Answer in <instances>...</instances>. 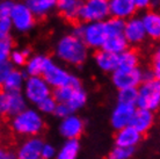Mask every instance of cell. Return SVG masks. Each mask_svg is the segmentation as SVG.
Returning <instances> with one entry per match:
<instances>
[{
    "label": "cell",
    "mask_w": 160,
    "mask_h": 159,
    "mask_svg": "<svg viewBox=\"0 0 160 159\" xmlns=\"http://www.w3.org/2000/svg\"><path fill=\"white\" fill-rule=\"evenodd\" d=\"M137 108L154 111L160 106V81L152 79L143 81L137 87Z\"/></svg>",
    "instance_id": "5"
},
{
    "label": "cell",
    "mask_w": 160,
    "mask_h": 159,
    "mask_svg": "<svg viewBox=\"0 0 160 159\" xmlns=\"http://www.w3.org/2000/svg\"><path fill=\"white\" fill-rule=\"evenodd\" d=\"M95 65L103 72H112L118 68V56L100 49L94 56Z\"/></svg>",
    "instance_id": "20"
},
{
    "label": "cell",
    "mask_w": 160,
    "mask_h": 159,
    "mask_svg": "<svg viewBox=\"0 0 160 159\" xmlns=\"http://www.w3.org/2000/svg\"><path fill=\"white\" fill-rule=\"evenodd\" d=\"M84 0H57L56 8L60 15L64 16L66 20H74L78 18L80 7Z\"/></svg>",
    "instance_id": "22"
},
{
    "label": "cell",
    "mask_w": 160,
    "mask_h": 159,
    "mask_svg": "<svg viewBox=\"0 0 160 159\" xmlns=\"http://www.w3.org/2000/svg\"><path fill=\"white\" fill-rule=\"evenodd\" d=\"M73 90H74V87H71V86H63V87L55 88L52 92V98L56 100L57 104H66L72 95Z\"/></svg>",
    "instance_id": "30"
},
{
    "label": "cell",
    "mask_w": 160,
    "mask_h": 159,
    "mask_svg": "<svg viewBox=\"0 0 160 159\" xmlns=\"http://www.w3.org/2000/svg\"><path fill=\"white\" fill-rule=\"evenodd\" d=\"M151 1L152 0H133L137 9H146L151 6Z\"/></svg>",
    "instance_id": "42"
},
{
    "label": "cell",
    "mask_w": 160,
    "mask_h": 159,
    "mask_svg": "<svg viewBox=\"0 0 160 159\" xmlns=\"http://www.w3.org/2000/svg\"><path fill=\"white\" fill-rule=\"evenodd\" d=\"M51 59L50 57L45 55H34L30 56L26 64H24V74L27 77H35L42 76L44 69L47 66L49 60Z\"/></svg>",
    "instance_id": "19"
},
{
    "label": "cell",
    "mask_w": 160,
    "mask_h": 159,
    "mask_svg": "<svg viewBox=\"0 0 160 159\" xmlns=\"http://www.w3.org/2000/svg\"><path fill=\"white\" fill-rule=\"evenodd\" d=\"M14 4V0H0V20L9 19Z\"/></svg>",
    "instance_id": "35"
},
{
    "label": "cell",
    "mask_w": 160,
    "mask_h": 159,
    "mask_svg": "<svg viewBox=\"0 0 160 159\" xmlns=\"http://www.w3.org/2000/svg\"><path fill=\"white\" fill-rule=\"evenodd\" d=\"M58 59L70 65H81L88 57V48L82 40L73 34L62 36L56 45Z\"/></svg>",
    "instance_id": "1"
},
{
    "label": "cell",
    "mask_w": 160,
    "mask_h": 159,
    "mask_svg": "<svg viewBox=\"0 0 160 159\" xmlns=\"http://www.w3.org/2000/svg\"><path fill=\"white\" fill-rule=\"evenodd\" d=\"M84 121L79 116L72 115L60 120L59 123V134L68 139H78L84 131Z\"/></svg>",
    "instance_id": "13"
},
{
    "label": "cell",
    "mask_w": 160,
    "mask_h": 159,
    "mask_svg": "<svg viewBox=\"0 0 160 159\" xmlns=\"http://www.w3.org/2000/svg\"><path fill=\"white\" fill-rule=\"evenodd\" d=\"M154 120L156 117H154L153 111L148 110V109H142V108H136L131 122H130V127L133 128L140 135H143V134H146L153 127Z\"/></svg>",
    "instance_id": "16"
},
{
    "label": "cell",
    "mask_w": 160,
    "mask_h": 159,
    "mask_svg": "<svg viewBox=\"0 0 160 159\" xmlns=\"http://www.w3.org/2000/svg\"><path fill=\"white\" fill-rule=\"evenodd\" d=\"M56 157V150L50 144L44 143L42 150H41V159H52Z\"/></svg>",
    "instance_id": "40"
},
{
    "label": "cell",
    "mask_w": 160,
    "mask_h": 159,
    "mask_svg": "<svg viewBox=\"0 0 160 159\" xmlns=\"http://www.w3.org/2000/svg\"><path fill=\"white\" fill-rule=\"evenodd\" d=\"M36 106L37 110L40 111L41 114H53L55 109H56L57 102L56 100L52 98V95H49L42 100L41 102H38Z\"/></svg>",
    "instance_id": "32"
},
{
    "label": "cell",
    "mask_w": 160,
    "mask_h": 159,
    "mask_svg": "<svg viewBox=\"0 0 160 159\" xmlns=\"http://www.w3.org/2000/svg\"><path fill=\"white\" fill-rule=\"evenodd\" d=\"M11 128L19 136L28 138L38 136L44 129L42 114L37 109L27 107L18 115L13 116L11 120Z\"/></svg>",
    "instance_id": "2"
},
{
    "label": "cell",
    "mask_w": 160,
    "mask_h": 159,
    "mask_svg": "<svg viewBox=\"0 0 160 159\" xmlns=\"http://www.w3.org/2000/svg\"><path fill=\"white\" fill-rule=\"evenodd\" d=\"M135 153V149L132 147L115 146L109 153V159H130Z\"/></svg>",
    "instance_id": "33"
},
{
    "label": "cell",
    "mask_w": 160,
    "mask_h": 159,
    "mask_svg": "<svg viewBox=\"0 0 160 159\" xmlns=\"http://www.w3.org/2000/svg\"><path fill=\"white\" fill-rule=\"evenodd\" d=\"M80 150V144L78 139H68L58 152H56V159H77Z\"/></svg>",
    "instance_id": "25"
},
{
    "label": "cell",
    "mask_w": 160,
    "mask_h": 159,
    "mask_svg": "<svg viewBox=\"0 0 160 159\" xmlns=\"http://www.w3.org/2000/svg\"><path fill=\"white\" fill-rule=\"evenodd\" d=\"M72 34L80 37L86 47L91 49H101L106 38L108 37L104 21L79 24L73 29Z\"/></svg>",
    "instance_id": "4"
},
{
    "label": "cell",
    "mask_w": 160,
    "mask_h": 159,
    "mask_svg": "<svg viewBox=\"0 0 160 159\" xmlns=\"http://www.w3.org/2000/svg\"><path fill=\"white\" fill-rule=\"evenodd\" d=\"M42 77L49 86L53 90L63 87V86H71L74 88L81 87V81L78 77L70 73L66 69L59 64L55 63L52 59L48 62L42 73Z\"/></svg>",
    "instance_id": "3"
},
{
    "label": "cell",
    "mask_w": 160,
    "mask_h": 159,
    "mask_svg": "<svg viewBox=\"0 0 160 159\" xmlns=\"http://www.w3.org/2000/svg\"><path fill=\"white\" fill-rule=\"evenodd\" d=\"M140 141H142V135L132 127L128 126V127L117 130L116 136H115V144H116L115 146L135 149Z\"/></svg>",
    "instance_id": "18"
},
{
    "label": "cell",
    "mask_w": 160,
    "mask_h": 159,
    "mask_svg": "<svg viewBox=\"0 0 160 159\" xmlns=\"http://www.w3.org/2000/svg\"><path fill=\"white\" fill-rule=\"evenodd\" d=\"M135 110H136L135 106L117 104L115 108L112 109V116H110V123H112V128L115 130H120L122 128L130 126Z\"/></svg>",
    "instance_id": "14"
},
{
    "label": "cell",
    "mask_w": 160,
    "mask_h": 159,
    "mask_svg": "<svg viewBox=\"0 0 160 159\" xmlns=\"http://www.w3.org/2000/svg\"><path fill=\"white\" fill-rule=\"evenodd\" d=\"M106 24V29L109 35H117V34H123L124 28V21L120 19H115V18H110L104 21Z\"/></svg>",
    "instance_id": "31"
},
{
    "label": "cell",
    "mask_w": 160,
    "mask_h": 159,
    "mask_svg": "<svg viewBox=\"0 0 160 159\" xmlns=\"http://www.w3.org/2000/svg\"><path fill=\"white\" fill-rule=\"evenodd\" d=\"M0 159H16L15 152L7 150L4 146H0Z\"/></svg>",
    "instance_id": "41"
},
{
    "label": "cell",
    "mask_w": 160,
    "mask_h": 159,
    "mask_svg": "<svg viewBox=\"0 0 160 159\" xmlns=\"http://www.w3.org/2000/svg\"><path fill=\"white\" fill-rule=\"evenodd\" d=\"M108 16V0H84L78 14V18L85 23L102 22L107 20Z\"/></svg>",
    "instance_id": "6"
},
{
    "label": "cell",
    "mask_w": 160,
    "mask_h": 159,
    "mask_svg": "<svg viewBox=\"0 0 160 159\" xmlns=\"http://www.w3.org/2000/svg\"><path fill=\"white\" fill-rule=\"evenodd\" d=\"M12 50H13V42L11 38L0 40V63L8 62Z\"/></svg>",
    "instance_id": "34"
},
{
    "label": "cell",
    "mask_w": 160,
    "mask_h": 159,
    "mask_svg": "<svg viewBox=\"0 0 160 159\" xmlns=\"http://www.w3.org/2000/svg\"><path fill=\"white\" fill-rule=\"evenodd\" d=\"M0 139H1V135H0Z\"/></svg>",
    "instance_id": "44"
},
{
    "label": "cell",
    "mask_w": 160,
    "mask_h": 159,
    "mask_svg": "<svg viewBox=\"0 0 160 159\" xmlns=\"http://www.w3.org/2000/svg\"><path fill=\"white\" fill-rule=\"evenodd\" d=\"M86 102H87V93L85 92V90L82 87H78L73 90L72 95L68 99L66 105L70 107V109L74 114L77 110H79V109L84 107Z\"/></svg>",
    "instance_id": "26"
},
{
    "label": "cell",
    "mask_w": 160,
    "mask_h": 159,
    "mask_svg": "<svg viewBox=\"0 0 160 159\" xmlns=\"http://www.w3.org/2000/svg\"><path fill=\"white\" fill-rule=\"evenodd\" d=\"M137 102V88H124L118 90L117 93V104L130 105L136 107Z\"/></svg>",
    "instance_id": "29"
},
{
    "label": "cell",
    "mask_w": 160,
    "mask_h": 159,
    "mask_svg": "<svg viewBox=\"0 0 160 159\" xmlns=\"http://www.w3.org/2000/svg\"><path fill=\"white\" fill-rule=\"evenodd\" d=\"M123 36L128 44H132V45H137L144 42L146 38V34H145L143 23L140 21V18L132 16L124 21Z\"/></svg>",
    "instance_id": "11"
},
{
    "label": "cell",
    "mask_w": 160,
    "mask_h": 159,
    "mask_svg": "<svg viewBox=\"0 0 160 159\" xmlns=\"http://www.w3.org/2000/svg\"><path fill=\"white\" fill-rule=\"evenodd\" d=\"M151 71L153 72L154 74V78L156 79H159L160 77V51L159 49L154 52V55L152 57V69Z\"/></svg>",
    "instance_id": "39"
},
{
    "label": "cell",
    "mask_w": 160,
    "mask_h": 159,
    "mask_svg": "<svg viewBox=\"0 0 160 159\" xmlns=\"http://www.w3.org/2000/svg\"><path fill=\"white\" fill-rule=\"evenodd\" d=\"M12 30L13 27L9 19L0 20V40H7V38H9Z\"/></svg>",
    "instance_id": "36"
},
{
    "label": "cell",
    "mask_w": 160,
    "mask_h": 159,
    "mask_svg": "<svg viewBox=\"0 0 160 159\" xmlns=\"http://www.w3.org/2000/svg\"><path fill=\"white\" fill-rule=\"evenodd\" d=\"M9 21L16 32L28 33L35 27L36 18L32 15V13L24 5L23 1H18L13 6Z\"/></svg>",
    "instance_id": "8"
},
{
    "label": "cell",
    "mask_w": 160,
    "mask_h": 159,
    "mask_svg": "<svg viewBox=\"0 0 160 159\" xmlns=\"http://www.w3.org/2000/svg\"><path fill=\"white\" fill-rule=\"evenodd\" d=\"M151 6L158 7V6H159V0H152V1H151Z\"/></svg>",
    "instance_id": "43"
},
{
    "label": "cell",
    "mask_w": 160,
    "mask_h": 159,
    "mask_svg": "<svg viewBox=\"0 0 160 159\" xmlns=\"http://www.w3.org/2000/svg\"><path fill=\"white\" fill-rule=\"evenodd\" d=\"M30 57V50L29 49H13L9 56L8 62L12 64V66H24V64Z\"/></svg>",
    "instance_id": "28"
},
{
    "label": "cell",
    "mask_w": 160,
    "mask_h": 159,
    "mask_svg": "<svg viewBox=\"0 0 160 159\" xmlns=\"http://www.w3.org/2000/svg\"><path fill=\"white\" fill-rule=\"evenodd\" d=\"M102 50L114 55H121L127 49H129V44L127 40L124 38L123 34H117V35H109L106 41H104L103 45H102Z\"/></svg>",
    "instance_id": "23"
},
{
    "label": "cell",
    "mask_w": 160,
    "mask_h": 159,
    "mask_svg": "<svg viewBox=\"0 0 160 159\" xmlns=\"http://www.w3.org/2000/svg\"><path fill=\"white\" fill-rule=\"evenodd\" d=\"M112 81L117 90L137 88L143 83V71L139 66L135 69L117 68L112 73Z\"/></svg>",
    "instance_id": "10"
},
{
    "label": "cell",
    "mask_w": 160,
    "mask_h": 159,
    "mask_svg": "<svg viewBox=\"0 0 160 159\" xmlns=\"http://www.w3.org/2000/svg\"><path fill=\"white\" fill-rule=\"evenodd\" d=\"M146 37L159 40L160 37V14L157 11H148L140 18Z\"/></svg>",
    "instance_id": "17"
},
{
    "label": "cell",
    "mask_w": 160,
    "mask_h": 159,
    "mask_svg": "<svg viewBox=\"0 0 160 159\" xmlns=\"http://www.w3.org/2000/svg\"><path fill=\"white\" fill-rule=\"evenodd\" d=\"M109 15L120 20H128L135 15L137 8L133 0H108Z\"/></svg>",
    "instance_id": "15"
},
{
    "label": "cell",
    "mask_w": 160,
    "mask_h": 159,
    "mask_svg": "<svg viewBox=\"0 0 160 159\" xmlns=\"http://www.w3.org/2000/svg\"><path fill=\"white\" fill-rule=\"evenodd\" d=\"M12 64L9 62H5V63H0V87L4 86V83L6 78L8 77V74L11 73V71L13 70Z\"/></svg>",
    "instance_id": "38"
},
{
    "label": "cell",
    "mask_w": 160,
    "mask_h": 159,
    "mask_svg": "<svg viewBox=\"0 0 160 159\" xmlns=\"http://www.w3.org/2000/svg\"><path fill=\"white\" fill-rule=\"evenodd\" d=\"M27 108V100L24 99L21 92L0 91V117L1 116H13Z\"/></svg>",
    "instance_id": "9"
},
{
    "label": "cell",
    "mask_w": 160,
    "mask_h": 159,
    "mask_svg": "<svg viewBox=\"0 0 160 159\" xmlns=\"http://www.w3.org/2000/svg\"><path fill=\"white\" fill-rule=\"evenodd\" d=\"M139 56L135 50L127 49L124 52L118 55V68L121 69H135L138 68Z\"/></svg>",
    "instance_id": "27"
},
{
    "label": "cell",
    "mask_w": 160,
    "mask_h": 159,
    "mask_svg": "<svg viewBox=\"0 0 160 159\" xmlns=\"http://www.w3.org/2000/svg\"><path fill=\"white\" fill-rule=\"evenodd\" d=\"M24 80H26V74L23 72L13 69L5 80L2 88L6 92H21V90L23 88Z\"/></svg>",
    "instance_id": "24"
},
{
    "label": "cell",
    "mask_w": 160,
    "mask_h": 159,
    "mask_svg": "<svg viewBox=\"0 0 160 159\" xmlns=\"http://www.w3.org/2000/svg\"><path fill=\"white\" fill-rule=\"evenodd\" d=\"M44 145L43 139L35 136L23 141L15 152L16 159H41V150Z\"/></svg>",
    "instance_id": "12"
},
{
    "label": "cell",
    "mask_w": 160,
    "mask_h": 159,
    "mask_svg": "<svg viewBox=\"0 0 160 159\" xmlns=\"http://www.w3.org/2000/svg\"><path fill=\"white\" fill-rule=\"evenodd\" d=\"M23 96L27 102L37 105L47 96L51 95V87L42 76L27 77L23 84Z\"/></svg>",
    "instance_id": "7"
},
{
    "label": "cell",
    "mask_w": 160,
    "mask_h": 159,
    "mask_svg": "<svg viewBox=\"0 0 160 159\" xmlns=\"http://www.w3.org/2000/svg\"><path fill=\"white\" fill-rule=\"evenodd\" d=\"M72 114H73L72 110L70 109V107L66 104H57L55 113H53V115H56L60 120L65 119V117L72 115Z\"/></svg>",
    "instance_id": "37"
},
{
    "label": "cell",
    "mask_w": 160,
    "mask_h": 159,
    "mask_svg": "<svg viewBox=\"0 0 160 159\" xmlns=\"http://www.w3.org/2000/svg\"><path fill=\"white\" fill-rule=\"evenodd\" d=\"M23 3L35 18H43L56 8L57 0H24Z\"/></svg>",
    "instance_id": "21"
}]
</instances>
